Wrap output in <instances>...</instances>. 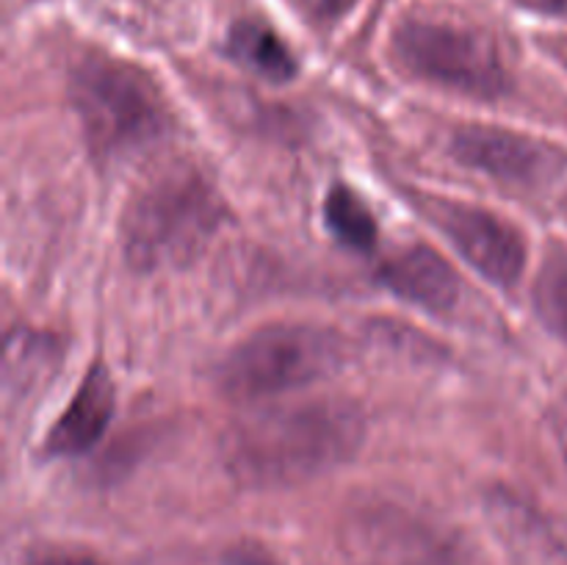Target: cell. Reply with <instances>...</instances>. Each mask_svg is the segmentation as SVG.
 Segmentation results:
<instances>
[{"instance_id": "6da1fadb", "label": "cell", "mask_w": 567, "mask_h": 565, "mask_svg": "<svg viewBox=\"0 0 567 565\" xmlns=\"http://www.w3.org/2000/svg\"><path fill=\"white\" fill-rule=\"evenodd\" d=\"M358 441L360 415L349 404H299L241 427L230 441V465L249 485H293L343 463Z\"/></svg>"}, {"instance_id": "7a4b0ae2", "label": "cell", "mask_w": 567, "mask_h": 565, "mask_svg": "<svg viewBox=\"0 0 567 565\" xmlns=\"http://www.w3.org/2000/svg\"><path fill=\"white\" fill-rule=\"evenodd\" d=\"M221 205L194 172H169L138 194L125 219V249L138 269L192 260L214 236Z\"/></svg>"}, {"instance_id": "3957f363", "label": "cell", "mask_w": 567, "mask_h": 565, "mask_svg": "<svg viewBox=\"0 0 567 565\" xmlns=\"http://www.w3.org/2000/svg\"><path fill=\"white\" fill-rule=\"evenodd\" d=\"M72 100L89 144L100 155L131 153L166 131V105L158 86L125 61H83L72 83Z\"/></svg>"}, {"instance_id": "277c9868", "label": "cell", "mask_w": 567, "mask_h": 565, "mask_svg": "<svg viewBox=\"0 0 567 565\" xmlns=\"http://www.w3.org/2000/svg\"><path fill=\"white\" fill-rule=\"evenodd\" d=\"M341 363L332 332L310 325L264 327L221 363V388L236 399H260L324 380Z\"/></svg>"}, {"instance_id": "5b68a950", "label": "cell", "mask_w": 567, "mask_h": 565, "mask_svg": "<svg viewBox=\"0 0 567 565\" xmlns=\"http://www.w3.org/2000/svg\"><path fill=\"white\" fill-rule=\"evenodd\" d=\"M393 50L404 70L421 81L471 97H502L509 72L496 42L482 31L446 20H404L393 33Z\"/></svg>"}, {"instance_id": "8992f818", "label": "cell", "mask_w": 567, "mask_h": 565, "mask_svg": "<svg viewBox=\"0 0 567 565\" xmlns=\"http://www.w3.org/2000/svg\"><path fill=\"white\" fill-rule=\"evenodd\" d=\"M349 565H465L441 526L396 504H374L349 518L343 532Z\"/></svg>"}, {"instance_id": "52a82bcc", "label": "cell", "mask_w": 567, "mask_h": 565, "mask_svg": "<svg viewBox=\"0 0 567 565\" xmlns=\"http://www.w3.org/2000/svg\"><path fill=\"white\" fill-rule=\"evenodd\" d=\"M437 222L460 255L496 286H515L524 275V236L498 214L463 203H441Z\"/></svg>"}, {"instance_id": "ba28073f", "label": "cell", "mask_w": 567, "mask_h": 565, "mask_svg": "<svg viewBox=\"0 0 567 565\" xmlns=\"http://www.w3.org/2000/svg\"><path fill=\"white\" fill-rule=\"evenodd\" d=\"M454 153L474 170L513 186H537L551 181L563 161L548 144L498 127H465L454 138Z\"/></svg>"}, {"instance_id": "9c48e42d", "label": "cell", "mask_w": 567, "mask_h": 565, "mask_svg": "<svg viewBox=\"0 0 567 565\" xmlns=\"http://www.w3.org/2000/svg\"><path fill=\"white\" fill-rule=\"evenodd\" d=\"M114 413V382L103 366L86 371L48 435V454H81L100 441Z\"/></svg>"}, {"instance_id": "30bf717a", "label": "cell", "mask_w": 567, "mask_h": 565, "mask_svg": "<svg viewBox=\"0 0 567 565\" xmlns=\"http://www.w3.org/2000/svg\"><path fill=\"white\" fill-rule=\"evenodd\" d=\"M380 282L399 297L430 310H446L457 302L460 280L452 266L430 247H410L393 255L380 271Z\"/></svg>"}, {"instance_id": "8fae6325", "label": "cell", "mask_w": 567, "mask_h": 565, "mask_svg": "<svg viewBox=\"0 0 567 565\" xmlns=\"http://www.w3.org/2000/svg\"><path fill=\"white\" fill-rule=\"evenodd\" d=\"M227 50L238 64L249 66L260 78L286 83L297 75V59L269 25L255 20L236 22L227 37Z\"/></svg>"}, {"instance_id": "7c38bea8", "label": "cell", "mask_w": 567, "mask_h": 565, "mask_svg": "<svg viewBox=\"0 0 567 565\" xmlns=\"http://www.w3.org/2000/svg\"><path fill=\"white\" fill-rule=\"evenodd\" d=\"M324 222L332 236L347 247L371 249L377 244V222L369 205L347 186H332L324 199Z\"/></svg>"}, {"instance_id": "4fadbf2b", "label": "cell", "mask_w": 567, "mask_h": 565, "mask_svg": "<svg viewBox=\"0 0 567 565\" xmlns=\"http://www.w3.org/2000/svg\"><path fill=\"white\" fill-rule=\"evenodd\" d=\"M535 302L543 321L567 341V253H554L540 269Z\"/></svg>"}, {"instance_id": "5bb4252c", "label": "cell", "mask_w": 567, "mask_h": 565, "mask_svg": "<svg viewBox=\"0 0 567 565\" xmlns=\"http://www.w3.org/2000/svg\"><path fill=\"white\" fill-rule=\"evenodd\" d=\"M22 565H103L94 554L81 552V548L66 546H44L28 554Z\"/></svg>"}, {"instance_id": "9a60e30c", "label": "cell", "mask_w": 567, "mask_h": 565, "mask_svg": "<svg viewBox=\"0 0 567 565\" xmlns=\"http://www.w3.org/2000/svg\"><path fill=\"white\" fill-rule=\"evenodd\" d=\"M291 3L313 20H336L352 6V0H291Z\"/></svg>"}, {"instance_id": "2e32d148", "label": "cell", "mask_w": 567, "mask_h": 565, "mask_svg": "<svg viewBox=\"0 0 567 565\" xmlns=\"http://www.w3.org/2000/svg\"><path fill=\"white\" fill-rule=\"evenodd\" d=\"M225 565H280L275 557H271L266 548L255 546V543H238L227 552Z\"/></svg>"}, {"instance_id": "e0dca14e", "label": "cell", "mask_w": 567, "mask_h": 565, "mask_svg": "<svg viewBox=\"0 0 567 565\" xmlns=\"http://www.w3.org/2000/svg\"><path fill=\"white\" fill-rule=\"evenodd\" d=\"M515 3L543 11V14H565L567 11V0H515Z\"/></svg>"}, {"instance_id": "ac0fdd59", "label": "cell", "mask_w": 567, "mask_h": 565, "mask_svg": "<svg viewBox=\"0 0 567 565\" xmlns=\"http://www.w3.org/2000/svg\"><path fill=\"white\" fill-rule=\"evenodd\" d=\"M565 210H567V203H565Z\"/></svg>"}]
</instances>
